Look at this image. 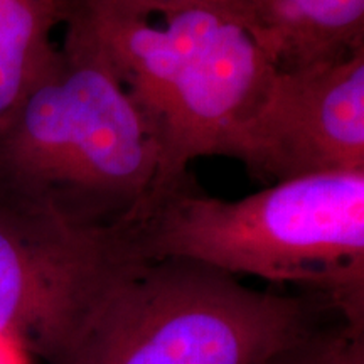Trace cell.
I'll return each instance as SVG.
<instances>
[{"instance_id": "6da1fadb", "label": "cell", "mask_w": 364, "mask_h": 364, "mask_svg": "<svg viewBox=\"0 0 364 364\" xmlns=\"http://www.w3.org/2000/svg\"><path fill=\"white\" fill-rule=\"evenodd\" d=\"M63 27L110 68L156 142V179L135 220L196 159L235 157L279 70L260 33L199 0H65Z\"/></svg>"}, {"instance_id": "7a4b0ae2", "label": "cell", "mask_w": 364, "mask_h": 364, "mask_svg": "<svg viewBox=\"0 0 364 364\" xmlns=\"http://www.w3.org/2000/svg\"><path fill=\"white\" fill-rule=\"evenodd\" d=\"M129 228L145 260L299 285L364 329V171L275 182L236 201L206 196L188 176Z\"/></svg>"}, {"instance_id": "3957f363", "label": "cell", "mask_w": 364, "mask_h": 364, "mask_svg": "<svg viewBox=\"0 0 364 364\" xmlns=\"http://www.w3.org/2000/svg\"><path fill=\"white\" fill-rule=\"evenodd\" d=\"M157 166L156 142L110 68L68 38L0 125V184L88 226L132 225Z\"/></svg>"}, {"instance_id": "277c9868", "label": "cell", "mask_w": 364, "mask_h": 364, "mask_svg": "<svg viewBox=\"0 0 364 364\" xmlns=\"http://www.w3.org/2000/svg\"><path fill=\"white\" fill-rule=\"evenodd\" d=\"M329 311L318 295L258 290L198 262L142 260L49 364H265Z\"/></svg>"}, {"instance_id": "5b68a950", "label": "cell", "mask_w": 364, "mask_h": 364, "mask_svg": "<svg viewBox=\"0 0 364 364\" xmlns=\"http://www.w3.org/2000/svg\"><path fill=\"white\" fill-rule=\"evenodd\" d=\"M142 260L129 226L83 225L0 184V341L49 364Z\"/></svg>"}, {"instance_id": "8992f818", "label": "cell", "mask_w": 364, "mask_h": 364, "mask_svg": "<svg viewBox=\"0 0 364 364\" xmlns=\"http://www.w3.org/2000/svg\"><path fill=\"white\" fill-rule=\"evenodd\" d=\"M233 159L272 184L364 171V48L338 61L277 70Z\"/></svg>"}, {"instance_id": "52a82bcc", "label": "cell", "mask_w": 364, "mask_h": 364, "mask_svg": "<svg viewBox=\"0 0 364 364\" xmlns=\"http://www.w3.org/2000/svg\"><path fill=\"white\" fill-rule=\"evenodd\" d=\"M270 36L279 70L338 61L364 48V0H279Z\"/></svg>"}, {"instance_id": "ba28073f", "label": "cell", "mask_w": 364, "mask_h": 364, "mask_svg": "<svg viewBox=\"0 0 364 364\" xmlns=\"http://www.w3.org/2000/svg\"><path fill=\"white\" fill-rule=\"evenodd\" d=\"M65 0H0V125L56 61Z\"/></svg>"}, {"instance_id": "9c48e42d", "label": "cell", "mask_w": 364, "mask_h": 364, "mask_svg": "<svg viewBox=\"0 0 364 364\" xmlns=\"http://www.w3.org/2000/svg\"><path fill=\"white\" fill-rule=\"evenodd\" d=\"M265 364H364V329L341 321L321 327Z\"/></svg>"}, {"instance_id": "30bf717a", "label": "cell", "mask_w": 364, "mask_h": 364, "mask_svg": "<svg viewBox=\"0 0 364 364\" xmlns=\"http://www.w3.org/2000/svg\"><path fill=\"white\" fill-rule=\"evenodd\" d=\"M199 2L216 6L223 9V11L240 17L241 21L252 26L257 33H260L268 41V44L272 46L270 33L273 21H275L279 0H199Z\"/></svg>"}, {"instance_id": "8fae6325", "label": "cell", "mask_w": 364, "mask_h": 364, "mask_svg": "<svg viewBox=\"0 0 364 364\" xmlns=\"http://www.w3.org/2000/svg\"><path fill=\"white\" fill-rule=\"evenodd\" d=\"M22 349L9 341H0V364H22Z\"/></svg>"}]
</instances>
